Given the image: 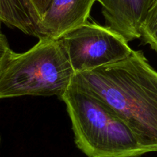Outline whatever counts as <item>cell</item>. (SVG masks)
Wrapping results in <instances>:
<instances>
[{"instance_id":"3","label":"cell","mask_w":157,"mask_h":157,"mask_svg":"<svg viewBox=\"0 0 157 157\" xmlns=\"http://www.w3.org/2000/svg\"><path fill=\"white\" fill-rule=\"evenodd\" d=\"M75 75L61 39L41 37L24 53L12 52L0 73V100L26 96H58Z\"/></svg>"},{"instance_id":"2","label":"cell","mask_w":157,"mask_h":157,"mask_svg":"<svg viewBox=\"0 0 157 157\" xmlns=\"http://www.w3.org/2000/svg\"><path fill=\"white\" fill-rule=\"evenodd\" d=\"M66 104L77 147L87 157H140L150 153L111 108L71 84L61 97Z\"/></svg>"},{"instance_id":"6","label":"cell","mask_w":157,"mask_h":157,"mask_svg":"<svg viewBox=\"0 0 157 157\" xmlns=\"http://www.w3.org/2000/svg\"><path fill=\"white\" fill-rule=\"evenodd\" d=\"M156 0H99L105 26L127 42L140 38V29Z\"/></svg>"},{"instance_id":"5","label":"cell","mask_w":157,"mask_h":157,"mask_svg":"<svg viewBox=\"0 0 157 157\" xmlns=\"http://www.w3.org/2000/svg\"><path fill=\"white\" fill-rule=\"evenodd\" d=\"M96 2L99 0H52L38 23L41 38L60 39L87 22Z\"/></svg>"},{"instance_id":"9","label":"cell","mask_w":157,"mask_h":157,"mask_svg":"<svg viewBox=\"0 0 157 157\" xmlns=\"http://www.w3.org/2000/svg\"><path fill=\"white\" fill-rule=\"evenodd\" d=\"M52 0H27L29 9H30L34 18L36 21L37 25H38L40 18L47 10Z\"/></svg>"},{"instance_id":"4","label":"cell","mask_w":157,"mask_h":157,"mask_svg":"<svg viewBox=\"0 0 157 157\" xmlns=\"http://www.w3.org/2000/svg\"><path fill=\"white\" fill-rule=\"evenodd\" d=\"M60 39L75 75L122 61L133 51L121 35L88 21Z\"/></svg>"},{"instance_id":"10","label":"cell","mask_w":157,"mask_h":157,"mask_svg":"<svg viewBox=\"0 0 157 157\" xmlns=\"http://www.w3.org/2000/svg\"><path fill=\"white\" fill-rule=\"evenodd\" d=\"M13 51L10 48L6 37L0 31V73Z\"/></svg>"},{"instance_id":"1","label":"cell","mask_w":157,"mask_h":157,"mask_svg":"<svg viewBox=\"0 0 157 157\" xmlns=\"http://www.w3.org/2000/svg\"><path fill=\"white\" fill-rule=\"evenodd\" d=\"M71 85L111 108L142 147L157 152V71L142 51L94 70L75 74Z\"/></svg>"},{"instance_id":"7","label":"cell","mask_w":157,"mask_h":157,"mask_svg":"<svg viewBox=\"0 0 157 157\" xmlns=\"http://www.w3.org/2000/svg\"><path fill=\"white\" fill-rule=\"evenodd\" d=\"M1 24L18 29L28 35L41 38L27 0H0V28Z\"/></svg>"},{"instance_id":"8","label":"cell","mask_w":157,"mask_h":157,"mask_svg":"<svg viewBox=\"0 0 157 157\" xmlns=\"http://www.w3.org/2000/svg\"><path fill=\"white\" fill-rule=\"evenodd\" d=\"M140 38L157 52V0L149 10L140 29Z\"/></svg>"}]
</instances>
